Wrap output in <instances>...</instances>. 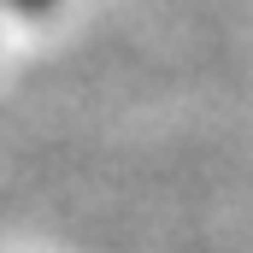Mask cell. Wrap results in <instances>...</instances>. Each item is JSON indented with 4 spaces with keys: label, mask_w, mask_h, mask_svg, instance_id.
<instances>
[{
    "label": "cell",
    "mask_w": 253,
    "mask_h": 253,
    "mask_svg": "<svg viewBox=\"0 0 253 253\" xmlns=\"http://www.w3.org/2000/svg\"><path fill=\"white\" fill-rule=\"evenodd\" d=\"M0 6H12V12H24V18H42L53 0H0Z\"/></svg>",
    "instance_id": "obj_1"
}]
</instances>
